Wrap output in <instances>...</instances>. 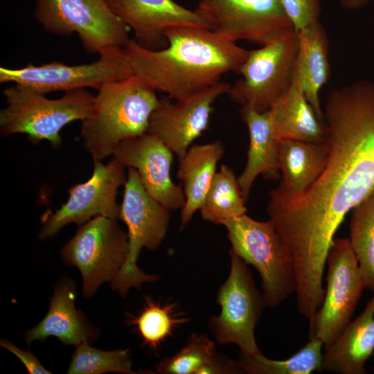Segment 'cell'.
I'll return each instance as SVG.
<instances>
[{"label": "cell", "mask_w": 374, "mask_h": 374, "mask_svg": "<svg viewBox=\"0 0 374 374\" xmlns=\"http://www.w3.org/2000/svg\"><path fill=\"white\" fill-rule=\"evenodd\" d=\"M374 352V295L336 341L325 349L323 369L335 374H366Z\"/></svg>", "instance_id": "d6986e66"}, {"label": "cell", "mask_w": 374, "mask_h": 374, "mask_svg": "<svg viewBox=\"0 0 374 374\" xmlns=\"http://www.w3.org/2000/svg\"><path fill=\"white\" fill-rule=\"evenodd\" d=\"M348 240L365 289L374 295V191L351 211Z\"/></svg>", "instance_id": "83f0119b"}, {"label": "cell", "mask_w": 374, "mask_h": 374, "mask_svg": "<svg viewBox=\"0 0 374 374\" xmlns=\"http://www.w3.org/2000/svg\"><path fill=\"white\" fill-rule=\"evenodd\" d=\"M125 168L114 158L106 164L94 161L90 178L73 186L67 201L46 217L39 239L51 238L69 224L80 226L96 216L118 220L120 205L116 197L118 188L127 179Z\"/></svg>", "instance_id": "5bb4252c"}, {"label": "cell", "mask_w": 374, "mask_h": 374, "mask_svg": "<svg viewBox=\"0 0 374 374\" xmlns=\"http://www.w3.org/2000/svg\"><path fill=\"white\" fill-rule=\"evenodd\" d=\"M189 321L186 312L175 302L157 301L145 296L142 308L127 315L126 323L142 340L143 346L157 352L161 345L181 326Z\"/></svg>", "instance_id": "d4e9b609"}, {"label": "cell", "mask_w": 374, "mask_h": 374, "mask_svg": "<svg viewBox=\"0 0 374 374\" xmlns=\"http://www.w3.org/2000/svg\"><path fill=\"white\" fill-rule=\"evenodd\" d=\"M75 282L66 277L60 279L54 287L46 316L24 335L28 346L35 340L44 341L49 337L57 338L64 345L75 346L98 339V330L75 308Z\"/></svg>", "instance_id": "ac0fdd59"}, {"label": "cell", "mask_w": 374, "mask_h": 374, "mask_svg": "<svg viewBox=\"0 0 374 374\" xmlns=\"http://www.w3.org/2000/svg\"><path fill=\"white\" fill-rule=\"evenodd\" d=\"M195 12L212 31L263 46L294 30L280 0H199Z\"/></svg>", "instance_id": "4fadbf2b"}, {"label": "cell", "mask_w": 374, "mask_h": 374, "mask_svg": "<svg viewBox=\"0 0 374 374\" xmlns=\"http://www.w3.org/2000/svg\"><path fill=\"white\" fill-rule=\"evenodd\" d=\"M112 155L123 166L134 168L147 193L166 208H182V185L175 184L170 174L174 153L158 137L146 132L125 140Z\"/></svg>", "instance_id": "2e32d148"}, {"label": "cell", "mask_w": 374, "mask_h": 374, "mask_svg": "<svg viewBox=\"0 0 374 374\" xmlns=\"http://www.w3.org/2000/svg\"><path fill=\"white\" fill-rule=\"evenodd\" d=\"M268 111L278 141H326L323 122L308 101L300 82L294 75L290 87Z\"/></svg>", "instance_id": "7402d4cb"}, {"label": "cell", "mask_w": 374, "mask_h": 374, "mask_svg": "<svg viewBox=\"0 0 374 374\" xmlns=\"http://www.w3.org/2000/svg\"><path fill=\"white\" fill-rule=\"evenodd\" d=\"M328 154L326 141H278V160L281 181L276 188L289 195L303 193L323 170Z\"/></svg>", "instance_id": "cb8c5ba5"}, {"label": "cell", "mask_w": 374, "mask_h": 374, "mask_svg": "<svg viewBox=\"0 0 374 374\" xmlns=\"http://www.w3.org/2000/svg\"><path fill=\"white\" fill-rule=\"evenodd\" d=\"M238 179L226 165L221 166L199 209L202 218L224 226L247 212Z\"/></svg>", "instance_id": "484cf974"}, {"label": "cell", "mask_w": 374, "mask_h": 374, "mask_svg": "<svg viewBox=\"0 0 374 374\" xmlns=\"http://www.w3.org/2000/svg\"><path fill=\"white\" fill-rule=\"evenodd\" d=\"M280 1L296 31L320 22V0H280Z\"/></svg>", "instance_id": "4dcf8cb0"}, {"label": "cell", "mask_w": 374, "mask_h": 374, "mask_svg": "<svg viewBox=\"0 0 374 374\" xmlns=\"http://www.w3.org/2000/svg\"><path fill=\"white\" fill-rule=\"evenodd\" d=\"M326 165L303 193L269 192L266 211L294 264L296 296L321 301L329 249L346 215L374 191V82L332 90L323 109Z\"/></svg>", "instance_id": "6da1fadb"}, {"label": "cell", "mask_w": 374, "mask_h": 374, "mask_svg": "<svg viewBox=\"0 0 374 374\" xmlns=\"http://www.w3.org/2000/svg\"><path fill=\"white\" fill-rule=\"evenodd\" d=\"M112 11L134 32V40L152 51L168 46L166 32L175 27L208 28L195 12L175 0H107ZM209 29V28H208Z\"/></svg>", "instance_id": "e0dca14e"}, {"label": "cell", "mask_w": 374, "mask_h": 374, "mask_svg": "<svg viewBox=\"0 0 374 374\" xmlns=\"http://www.w3.org/2000/svg\"><path fill=\"white\" fill-rule=\"evenodd\" d=\"M326 289L321 307L309 321L308 335L324 348L331 346L350 322L365 289L348 238H335L327 262Z\"/></svg>", "instance_id": "8fae6325"}, {"label": "cell", "mask_w": 374, "mask_h": 374, "mask_svg": "<svg viewBox=\"0 0 374 374\" xmlns=\"http://www.w3.org/2000/svg\"><path fill=\"white\" fill-rule=\"evenodd\" d=\"M137 373L132 370L130 349L102 350L82 344L76 346L69 365V374H101L105 373Z\"/></svg>", "instance_id": "f1b7e54d"}, {"label": "cell", "mask_w": 374, "mask_h": 374, "mask_svg": "<svg viewBox=\"0 0 374 374\" xmlns=\"http://www.w3.org/2000/svg\"><path fill=\"white\" fill-rule=\"evenodd\" d=\"M33 16L48 33L66 37L76 33L90 54L123 48L130 39V28L107 0H35Z\"/></svg>", "instance_id": "52a82bcc"}, {"label": "cell", "mask_w": 374, "mask_h": 374, "mask_svg": "<svg viewBox=\"0 0 374 374\" xmlns=\"http://www.w3.org/2000/svg\"><path fill=\"white\" fill-rule=\"evenodd\" d=\"M244 373L238 361L217 354L213 357L198 371L197 374H238Z\"/></svg>", "instance_id": "1f68e13d"}, {"label": "cell", "mask_w": 374, "mask_h": 374, "mask_svg": "<svg viewBox=\"0 0 374 374\" xmlns=\"http://www.w3.org/2000/svg\"><path fill=\"white\" fill-rule=\"evenodd\" d=\"M298 46L297 32L292 30L249 51L238 72L242 78L226 93L229 98L241 108L268 111L292 84Z\"/></svg>", "instance_id": "ba28073f"}, {"label": "cell", "mask_w": 374, "mask_h": 374, "mask_svg": "<svg viewBox=\"0 0 374 374\" xmlns=\"http://www.w3.org/2000/svg\"><path fill=\"white\" fill-rule=\"evenodd\" d=\"M216 353L215 344L204 334L193 333L174 355L163 358L156 366L162 374H197Z\"/></svg>", "instance_id": "f546056e"}, {"label": "cell", "mask_w": 374, "mask_h": 374, "mask_svg": "<svg viewBox=\"0 0 374 374\" xmlns=\"http://www.w3.org/2000/svg\"><path fill=\"white\" fill-rule=\"evenodd\" d=\"M229 256V274L217 295L220 312L209 319L208 328L218 344H235L241 353L258 355L261 352L255 328L266 306L265 300L247 264L231 249Z\"/></svg>", "instance_id": "30bf717a"}, {"label": "cell", "mask_w": 374, "mask_h": 374, "mask_svg": "<svg viewBox=\"0 0 374 374\" xmlns=\"http://www.w3.org/2000/svg\"><path fill=\"white\" fill-rule=\"evenodd\" d=\"M323 343L318 338L310 341L298 352L283 360L271 359L262 353L249 355L240 353L238 360L244 373L251 374H310L322 372Z\"/></svg>", "instance_id": "4316f807"}, {"label": "cell", "mask_w": 374, "mask_h": 374, "mask_svg": "<svg viewBox=\"0 0 374 374\" xmlns=\"http://www.w3.org/2000/svg\"><path fill=\"white\" fill-rule=\"evenodd\" d=\"M240 114L249 134L247 163L238 177L242 197L247 202L259 175L271 180L280 176L278 141L274 134L269 111L259 112L250 108H241Z\"/></svg>", "instance_id": "ffe728a7"}, {"label": "cell", "mask_w": 374, "mask_h": 374, "mask_svg": "<svg viewBox=\"0 0 374 374\" xmlns=\"http://www.w3.org/2000/svg\"><path fill=\"white\" fill-rule=\"evenodd\" d=\"M0 345L16 355L23 363L26 370L31 374H51L52 372L46 369L35 355L28 350H22L12 342L5 339H1Z\"/></svg>", "instance_id": "d6a6232c"}, {"label": "cell", "mask_w": 374, "mask_h": 374, "mask_svg": "<svg viewBox=\"0 0 374 374\" xmlns=\"http://www.w3.org/2000/svg\"><path fill=\"white\" fill-rule=\"evenodd\" d=\"M373 371H374V368H373Z\"/></svg>", "instance_id": "e575fe53"}, {"label": "cell", "mask_w": 374, "mask_h": 374, "mask_svg": "<svg viewBox=\"0 0 374 374\" xmlns=\"http://www.w3.org/2000/svg\"><path fill=\"white\" fill-rule=\"evenodd\" d=\"M124 187L118 220L127 228L128 255L111 283L112 289L122 297L132 287L139 289L145 283L158 280V276L143 271L137 261L143 248L154 250L162 243L170 217V211L147 193L134 168H128Z\"/></svg>", "instance_id": "8992f818"}, {"label": "cell", "mask_w": 374, "mask_h": 374, "mask_svg": "<svg viewBox=\"0 0 374 374\" xmlns=\"http://www.w3.org/2000/svg\"><path fill=\"white\" fill-rule=\"evenodd\" d=\"M6 106L0 112V132L3 136L26 134L35 143L48 141L53 148L62 145V129L89 118L95 96L85 89L71 90L57 99L26 86L15 84L3 91Z\"/></svg>", "instance_id": "277c9868"}, {"label": "cell", "mask_w": 374, "mask_h": 374, "mask_svg": "<svg viewBox=\"0 0 374 374\" xmlns=\"http://www.w3.org/2000/svg\"><path fill=\"white\" fill-rule=\"evenodd\" d=\"M296 32L299 46L294 75L317 116L323 121L319 93L330 75L329 39L320 22Z\"/></svg>", "instance_id": "603a6c76"}, {"label": "cell", "mask_w": 374, "mask_h": 374, "mask_svg": "<svg viewBox=\"0 0 374 374\" xmlns=\"http://www.w3.org/2000/svg\"><path fill=\"white\" fill-rule=\"evenodd\" d=\"M168 46L152 51L132 39L124 46L134 75L157 92L179 100L239 72L249 51L208 28L175 27L165 33Z\"/></svg>", "instance_id": "7a4b0ae2"}, {"label": "cell", "mask_w": 374, "mask_h": 374, "mask_svg": "<svg viewBox=\"0 0 374 374\" xmlns=\"http://www.w3.org/2000/svg\"><path fill=\"white\" fill-rule=\"evenodd\" d=\"M134 75L124 48H110L99 54L98 60L78 65L61 62L19 69L0 67V82H13L46 94L91 87L99 89L105 84Z\"/></svg>", "instance_id": "7c38bea8"}, {"label": "cell", "mask_w": 374, "mask_h": 374, "mask_svg": "<svg viewBox=\"0 0 374 374\" xmlns=\"http://www.w3.org/2000/svg\"><path fill=\"white\" fill-rule=\"evenodd\" d=\"M128 237L118 220L96 216L80 225L62 248L63 262L77 267L82 277V295L89 299L100 286L112 283L128 255Z\"/></svg>", "instance_id": "9c48e42d"}, {"label": "cell", "mask_w": 374, "mask_h": 374, "mask_svg": "<svg viewBox=\"0 0 374 374\" xmlns=\"http://www.w3.org/2000/svg\"><path fill=\"white\" fill-rule=\"evenodd\" d=\"M231 250L256 268L267 307L274 308L296 292L292 260L273 223L247 214L224 225Z\"/></svg>", "instance_id": "5b68a950"}, {"label": "cell", "mask_w": 374, "mask_h": 374, "mask_svg": "<svg viewBox=\"0 0 374 374\" xmlns=\"http://www.w3.org/2000/svg\"><path fill=\"white\" fill-rule=\"evenodd\" d=\"M224 154L220 141L192 145L179 159L177 178L181 182L185 204L180 212L181 227L199 210L215 177L218 162Z\"/></svg>", "instance_id": "44dd1931"}, {"label": "cell", "mask_w": 374, "mask_h": 374, "mask_svg": "<svg viewBox=\"0 0 374 374\" xmlns=\"http://www.w3.org/2000/svg\"><path fill=\"white\" fill-rule=\"evenodd\" d=\"M230 85L219 82L214 85L179 100L161 98L151 115L148 133L158 137L178 159L206 131L213 105Z\"/></svg>", "instance_id": "9a60e30c"}, {"label": "cell", "mask_w": 374, "mask_h": 374, "mask_svg": "<svg viewBox=\"0 0 374 374\" xmlns=\"http://www.w3.org/2000/svg\"><path fill=\"white\" fill-rule=\"evenodd\" d=\"M159 100L157 91L134 74L103 85L81 127L83 145L93 162L112 155L122 141L146 133Z\"/></svg>", "instance_id": "3957f363"}, {"label": "cell", "mask_w": 374, "mask_h": 374, "mask_svg": "<svg viewBox=\"0 0 374 374\" xmlns=\"http://www.w3.org/2000/svg\"><path fill=\"white\" fill-rule=\"evenodd\" d=\"M342 8L348 10H356L366 8L374 0H339Z\"/></svg>", "instance_id": "836d02e7"}]
</instances>
